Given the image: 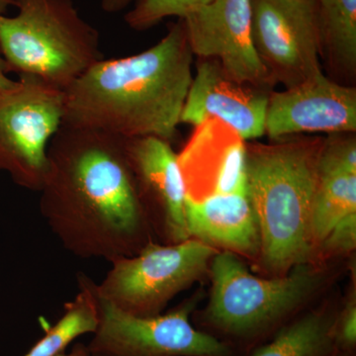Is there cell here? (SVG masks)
Wrapping results in <instances>:
<instances>
[{
	"label": "cell",
	"instance_id": "14",
	"mask_svg": "<svg viewBox=\"0 0 356 356\" xmlns=\"http://www.w3.org/2000/svg\"><path fill=\"white\" fill-rule=\"evenodd\" d=\"M269 95L266 89L229 77L218 60H204L192 79L180 123L197 127L216 119L233 128L243 140L257 139L266 134Z\"/></svg>",
	"mask_w": 356,
	"mask_h": 356
},
{
	"label": "cell",
	"instance_id": "20",
	"mask_svg": "<svg viewBox=\"0 0 356 356\" xmlns=\"http://www.w3.org/2000/svg\"><path fill=\"white\" fill-rule=\"evenodd\" d=\"M213 0H135L125 15L126 24L136 31H145L168 17L184 18Z\"/></svg>",
	"mask_w": 356,
	"mask_h": 356
},
{
	"label": "cell",
	"instance_id": "10",
	"mask_svg": "<svg viewBox=\"0 0 356 356\" xmlns=\"http://www.w3.org/2000/svg\"><path fill=\"white\" fill-rule=\"evenodd\" d=\"M179 19L193 55L218 60L238 83L266 90L273 88L255 50L252 0H213Z\"/></svg>",
	"mask_w": 356,
	"mask_h": 356
},
{
	"label": "cell",
	"instance_id": "27",
	"mask_svg": "<svg viewBox=\"0 0 356 356\" xmlns=\"http://www.w3.org/2000/svg\"><path fill=\"white\" fill-rule=\"evenodd\" d=\"M10 6H15L14 0H0V15H6Z\"/></svg>",
	"mask_w": 356,
	"mask_h": 356
},
{
	"label": "cell",
	"instance_id": "29",
	"mask_svg": "<svg viewBox=\"0 0 356 356\" xmlns=\"http://www.w3.org/2000/svg\"><path fill=\"white\" fill-rule=\"evenodd\" d=\"M90 356H102V355H90Z\"/></svg>",
	"mask_w": 356,
	"mask_h": 356
},
{
	"label": "cell",
	"instance_id": "2",
	"mask_svg": "<svg viewBox=\"0 0 356 356\" xmlns=\"http://www.w3.org/2000/svg\"><path fill=\"white\" fill-rule=\"evenodd\" d=\"M193 56L178 18L158 44L130 57L103 58L70 84L63 125L172 142L193 79Z\"/></svg>",
	"mask_w": 356,
	"mask_h": 356
},
{
	"label": "cell",
	"instance_id": "23",
	"mask_svg": "<svg viewBox=\"0 0 356 356\" xmlns=\"http://www.w3.org/2000/svg\"><path fill=\"white\" fill-rule=\"evenodd\" d=\"M334 341L337 351L355 353L356 348V302L350 299L337 314Z\"/></svg>",
	"mask_w": 356,
	"mask_h": 356
},
{
	"label": "cell",
	"instance_id": "26",
	"mask_svg": "<svg viewBox=\"0 0 356 356\" xmlns=\"http://www.w3.org/2000/svg\"><path fill=\"white\" fill-rule=\"evenodd\" d=\"M57 356H90V353L88 350V346L83 343L74 344L72 351L69 353H60Z\"/></svg>",
	"mask_w": 356,
	"mask_h": 356
},
{
	"label": "cell",
	"instance_id": "16",
	"mask_svg": "<svg viewBox=\"0 0 356 356\" xmlns=\"http://www.w3.org/2000/svg\"><path fill=\"white\" fill-rule=\"evenodd\" d=\"M337 314L329 309L308 312L281 327L273 341L248 356H334Z\"/></svg>",
	"mask_w": 356,
	"mask_h": 356
},
{
	"label": "cell",
	"instance_id": "25",
	"mask_svg": "<svg viewBox=\"0 0 356 356\" xmlns=\"http://www.w3.org/2000/svg\"><path fill=\"white\" fill-rule=\"evenodd\" d=\"M7 74H9L8 67H7L6 60H4L3 56L0 51V88H9L15 83V81L9 79Z\"/></svg>",
	"mask_w": 356,
	"mask_h": 356
},
{
	"label": "cell",
	"instance_id": "18",
	"mask_svg": "<svg viewBox=\"0 0 356 356\" xmlns=\"http://www.w3.org/2000/svg\"><path fill=\"white\" fill-rule=\"evenodd\" d=\"M321 51L334 72L356 74V0H317Z\"/></svg>",
	"mask_w": 356,
	"mask_h": 356
},
{
	"label": "cell",
	"instance_id": "5",
	"mask_svg": "<svg viewBox=\"0 0 356 356\" xmlns=\"http://www.w3.org/2000/svg\"><path fill=\"white\" fill-rule=\"evenodd\" d=\"M18 13L0 15V51L8 72L65 90L104 58L97 30L72 0H14Z\"/></svg>",
	"mask_w": 356,
	"mask_h": 356
},
{
	"label": "cell",
	"instance_id": "3",
	"mask_svg": "<svg viewBox=\"0 0 356 356\" xmlns=\"http://www.w3.org/2000/svg\"><path fill=\"white\" fill-rule=\"evenodd\" d=\"M323 140L247 146L248 194L257 213L261 261L285 273L312 254V213Z\"/></svg>",
	"mask_w": 356,
	"mask_h": 356
},
{
	"label": "cell",
	"instance_id": "12",
	"mask_svg": "<svg viewBox=\"0 0 356 356\" xmlns=\"http://www.w3.org/2000/svg\"><path fill=\"white\" fill-rule=\"evenodd\" d=\"M140 202L147 222L152 219L165 243L191 238L187 229V192L170 143L156 137L125 140Z\"/></svg>",
	"mask_w": 356,
	"mask_h": 356
},
{
	"label": "cell",
	"instance_id": "17",
	"mask_svg": "<svg viewBox=\"0 0 356 356\" xmlns=\"http://www.w3.org/2000/svg\"><path fill=\"white\" fill-rule=\"evenodd\" d=\"M79 293L65 304V313L49 327L25 356H57L65 353L77 337L95 334L99 324V302L96 283L83 273L77 274Z\"/></svg>",
	"mask_w": 356,
	"mask_h": 356
},
{
	"label": "cell",
	"instance_id": "13",
	"mask_svg": "<svg viewBox=\"0 0 356 356\" xmlns=\"http://www.w3.org/2000/svg\"><path fill=\"white\" fill-rule=\"evenodd\" d=\"M177 161L191 200L248 192L247 145L222 121L213 119L195 127Z\"/></svg>",
	"mask_w": 356,
	"mask_h": 356
},
{
	"label": "cell",
	"instance_id": "1",
	"mask_svg": "<svg viewBox=\"0 0 356 356\" xmlns=\"http://www.w3.org/2000/svg\"><path fill=\"white\" fill-rule=\"evenodd\" d=\"M39 193L49 228L81 259L111 262L153 242L125 139L62 125Z\"/></svg>",
	"mask_w": 356,
	"mask_h": 356
},
{
	"label": "cell",
	"instance_id": "4",
	"mask_svg": "<svg viewBox=\"0 0 356 356\" xmlns=\"http://www.w3.org/2000/svg\"><path fill=\"white\" fill-rule=\"evenodd\" d=\"M210 271V302L201 322L207 334L232 350L234 344L250 350L261 339L275 334L322 280L321 273L307 264L280 277L261 278L231 252H217Z\"/></svg>",
	"mask_w": 356,
	"mask_h": 356
},
{
	"label": "cell",
	"instance_id": "22",
	"mask_svg": "<svg viewBox=\"0 0 356 356\" xmlns=\"http://www.w3.org/2000/svg\"><path fill=\"white\" fill-rule=\"evenodd\" d=\"M330 254H346L356 245V213L343 218L321 242Z\"/></svg>",
	"mask_w": 356,
	"mask_h": 356
},
{
	"label": "cell",
	"instance_id": "15",
	"mask_svg": "<svg viewBox=\"0 0 356 356\" xmlns=\"http://www.w3.org/2000/svg\"><path fill=\"white\" fill-rule=\"evenodd\" d=\"M185 213L191 238L248 257L261 252L259 222L248 192L199 201L186 198Z\"/></svg>",
	"mask_w": 356,
	"mask_h": 356
},
{
	"label": "cell",
	"instance_id": "6",
	"mask_svg": "<svg viewBox=\"0 0 356 356\" xmlns=\"http://www.w3.org/2000/svg\"><path fill=\"white\" fill-rule=\"evenodd\" d=\"M217 252L193 238L177 243L151 242L136 254L110 262L111 268L96 284V293L131 315H159L173 297L210 268Z\"/></svg>",
	"mask_w": 356,
	"mask_h": 356
},
{
	"label": "cell",
	"instance_id": "21",
	"mask_svg": "<svg viewBox=\"0 0 356 356\" xmlns=\"http://www.w3.org/2000/svg\"><path fill=\"white\" fill-rule=\"evenodd\" d=\"M355 133L331 134L323 140L318 154V172H346L356 175Z\"/></svg>",
	"mask_w": 356,
	"mask_h": 356
},
{
	"label": "cell",
	"instance_id": "28",
	"mask_svg": "<svg viewBox=\"0 0 356 356\" xmlns=\"http://www.w3.org/2000/svg\"><path fill=\"white\" fill-rule=\"evenodd\" d=\"M334 356H355V353H341V351H337L336 355Z\"/></svg>",
	"mask_w": 356,
	"mask_h": 356
},
{
	"label": "cell",
	"instance_id": "11",
	"mask_svg": "<svg viewBox=\"0 0 356 356\" xmlns=\"http://www.w3.org/2000/svg\"><path fill=\"white\" fill-rule=\"evenodd\" d=\"M356 132V88L320 72L304 83L271 92L266 134L278 140L302 133Z\"/></svg>",
	"mask_w": 356,
	"mask_h": 356
},
{
	"label": "cell",
	"instance_id": "8",
	"mask_svg": "<svg viewBox=\"0 0 356 356\" xmlns=\"http://www.w3.org/2000/svg\"><path fill=\"white\" fill-rule=\"evenodd\" d=\"M98 302L99 324L88 346L90 355L236 356L227 344L191 325L193 302L151 317L131 315L99 297Z\"/></svg>",
	"mask_w": 356,
	"mask_h": 356
},
{
	"label": "cell",
	"instance_id": "9",
	"mask_svg": "<svg viewBox=\"0 0 356 356\" xmlns=\"http://www.w3.org/2000/svg\"><path fill=\"white\" fill-rule=\"evenodd\" d=\"M255 50L273 83L294 88L322 72L317 0H252Z\"/></svg>",
	"mask_w": 356,
	"mask_h": 356
},
{
	"label": "cell",
	"instance_id": "19",
	"mask_svg": "<svg viewBox=\"0 0 356 356\" xmlns=\"http://www.w3.org/2000/svg\"><path fill=\"white\" fill-rule=\"evenodd\" d=\"M356 213V175L318 172L312 213L313 242H322L334 226Z\"/></svg>",
	"mask_w": 356,
	"mask_h": 356
},
{
	"label": "cell",
	"instance_id": "7",
	"mask_svg": "<svg viewBox=\"0 0 356 356\" xmlns=\"http://www.w3.org/2000/svg\"><path fill=\"white\" fill-rule=\"evenodd\" d=\"M65 95L33 76L0 88V170L22 188L39 192L48 147L64 118Z\"/></svg>",
	"mask_w": 356,
	"mask_h": 356
},
{
	"label": "cell",
	"instance_id": "24",
	"mask_svg": "<svg viewBox=\"0 0 356 356\" xmlns=\"http://www.w3.org/2000/svg\"><path fill=\"white\" fill-rule=\"evenodd\" d=\"M135 0H102L103 10L107 13H117L127 8Z\"/></svg>",
	"mask_w": 356,
	"mask_h": 356
}]
</instances>
